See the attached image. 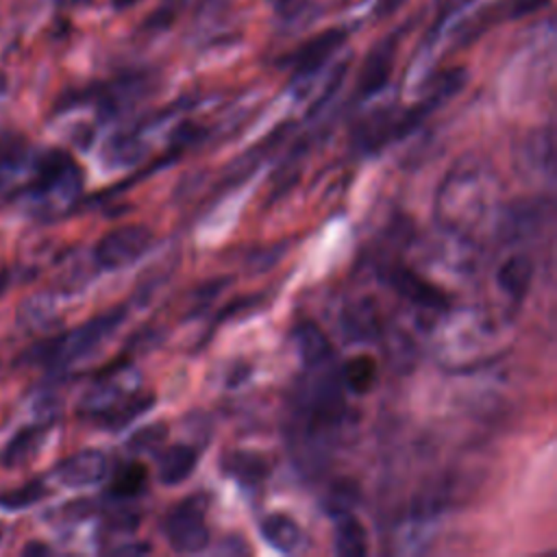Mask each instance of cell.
Returning <instances> with one entry per match:
<instances>
[{"label": "cell", "instance_id": "obj_17", "mask_svg": "<svg viewBox=\"0 0 557 557\" xmlns=\"http://www.w3.org/2000/svg\"><path fill=\"white\" fill-rule=\"evenodd\" d=\"M198 463V453L189 444H172L157 457V479L163 485H178L187 481Z\"/></svg>", "mask_w": 557, "mask_h": 557}, {"label": "cell", "instance_id": "obj_19", "mask_svg": "<svg viewBox=\"0 0 557 557\" xmlns=\"http://www.w3.org/2000/svg\"><path fill=\"white\" fill-rule=\"evenodd\" d=\"M224 474L233 476L237 483L252 487L259 485L268 476V461L250 450H233L222 457Z\"/></svg>", "mask_w": 557, "mask_h": 557}, {"label": "cell", "instance_id": "obj_14", "mask_svg": "<svg viewBox=\"0 0 557 557\" xmlns=\"http://www.w3.org/2000/svg\"><path fill=\"white\" fill-rule=\"evenodd\" d=\"M533 274H535L533 259L524 252H513L498 265L496 285L503 292V296H507L513 302H520L531 289Z\"/></svg>", "mask_w": 557, "mask_h": 557}, {"label": "cell", "instance_id": "obj_3", "mask_svg": "<svg viewBox=\"0 0 557 557\" xmlns=\"http://www.w3.org/2000/svg\"><path fill=\"white\" fill-rule=\"evenodd\" d=\"M344 416L346 405L339 379L333 374H320L309 381L296 398L292 418L294 455L298 461L309 468L324 463L329 450L339 437Z\"/></svg>", "mask_w": 557, "mask_h": 557}, {"label": "cell", "instance_id": "obj_24", "mask_svg": "<svg viewBox=\"0 0 557 557\" xmlns=\"http://www.w3.org/2000/svg\"><path fill=\"white\" fill-rule=\"evenodd\" d=\"M17 320L26 329L48 326L54 320V305H52V300L48 296L35 294L26 302H22V307L17 311Z\"/></svg>", "mask_w": 557, "mask_h": 557}, {"label": "cell", "instance_id": "obj_2", "mask_svg": "<svg viewBox=\"0 0 557 557\" xmlns=\"http://www.w3.org/2000/svg\"><path fill=\"white\" fill-rule=\"evenodd\" d=\"M435 331L437 361L455 372L474 370L498 359L507 348L509 326L483 307L446 309Z\"/></svg>", "mask_w": 557, "mask_h": 557}, {"label": "cell", "instance_id": "obj_21", "mask_svg": "<svg viewBox=\"0 0 557 557\" xmlns=\"http://www.w3.org/2000/svg\"><path fill=\"white\" fill-rule=\"evenodd\" d=\"M376 376H379V366H376V359L372 355H355L350 357L344 366H342V372H339V383L344 389H348L350 394H357V396H363L368 394L374 383H376Z\"/></svg>", "mask_w": 557, "mask_h": 557}, {"label": "cell", "instance_id": "obj_20", "mask_svg": "<svg viewBox=\"0 0 557 557\" xmlns=\"http://www.w3.org/2000/svg\"><path fill=\"white\" fill-rule=\"evenodd\" d=\"M333 518H335V529H333L335 553L342 557L366 555L368 540H366V529L361 527V522L350 511L335 513Z\"/></svg>", "mask_w": 557, "mask_h": 557}, {"label": "cell", "instance_id": "obj_4", "mask_svg": "<svg viewBox=\"0 0 557 557\" xmlns=\"http://www.w3.org/2000/svg\"><path fill=\"white\" fill-rule=\"evenodd\" d=\"M124 315L126 313L122 307L104 311L67 333L54 335V337L33 346L28 350V355H24V359H28L33 363L54 366V368L70 366V363L91 355L100 344H104L117 331V326L124 322Z\"/></svg>", "mask_w": 557, "mask_h": 557}, {"label": "cell", "instance_id": "obj_13", "mask_svg": "<svg viewBox=\"0 0 557 557\" xmlns=\"http://www.w3.org/2000/svg\"><path fill=\"white\" fill-rule=\"evenodd\" d=\"M518 165L527 176L553 178V135L550 128H540L524 137L518 152Z\"/></svg>", "mask_w": 557, "mask_h": 557}, {"label": "cell", "instance_id": "obj_8", "mask_svg": "<svg viewBox=\"0 0 557 557\" xmlns=\"http://www.w3.org/2000/svg\"><path fill=\"white\" fill-rule=\"evenodd\" d=\"M389 285L398 296H403L407 302H411L418 309L424 311H446L450 307L448 296L442 287H437L433 281L420 276L416 270L396 265L387 274Z\"/></svg>", "mask_w": 557, "mask_h": 557}, {"label": "cell", "instance_id": "obj_25", "mask_svg": "<svg viewBox=\"0 0 557 557\" xmlns=\"http://www.w3.org/2000/svg\"><path fill=\"white\" fill-rule=\"evenodd\" d=\"M48 494L44 481L39 479H33L28 483H24L22 487H15V490H7L0 494V507L4 509H11V511H17V509H26L35 503H39L44 496Z\"/></svg>", "mask_w": 557, "mask_h": 557}, {"label": "cell", "instance_id": "obj_26", "mask_svg": "<svg viewBox=\"0 0 557 557\" xmlns=\"http://www.w3.org/2000/svg\"><path fill=\"white\" fill-rule=\"evenodd\" d=\"M30 163L26 152H7L0 157V196L13 191L17 183L26 176Z\"/></svg>", "mask_w": 557, "mask_h": 557}, {"label": "cell", "instance_id": "obj_22", "mask_svg": "<svg viewBox=\"0 0 557 557\" xmlns=\"http://www.w3.org/2000/svg\"><path fill=\"white\" fill-rule=\"evenodd\" d=\"M148 485V470L144 463L139 461H128L124 463L111 479V487L109 494L115 498H135L139 496Z\"/></svg>", "mask_w": 557, "mask_h": 557}, {"label": "cell", "instance_id": "obj_10", "mask_svg": "<svg viewBox=\"0 0 557 557\" xmlns=\"http://www.w3.org/2000/svg\"><path fill=\"white\" fill-rule=\"evenodd\" d=\"M542 200H516L511 205H500V211L494 220L498 237L509 242H522L537 233V226H542Z\"/></svg>", "mask_w": 557, "mask_h": 557}, {"label": "cell", "instance_id": "obj_15", "mask_svg": "<svg viewBox=\"0 0 557 557\" xmlns=\"http://www.w3.org/2000/svg\"><path fill=\"white\" fill-rule=\"evenodd\" d=\"M292 339H294L300 361L311 370L326 366L329 359L333 357V346H331L326 333L311 320L298 322L292 331Z\"/></svg>", "mask_w": 557, "mask_h": 557}, {"label": "cell", "instance_id": "obj_18", "mask_svg": "<svg viewBox=\"0 0 557 557\" xmlns=\"http://www.w3.org/2000/svg\"><path fill=\"white\" fill-rule=\"evenodd\" d=\"M46 429H48V424H41V422L39 424L22 426L4 444V448L0 453V463L4 468H20V466L28 463L35 457V453H37V448H39V444H41V440L46 435Z\"/></svg>", "mask_w": 557, "mask_h": 557}, {"label": "cell", "instance_id": "obj_30", "mask_svg": "<svg viewBox=\"0 0 557 557\" xmlns=\"http://www.w3.org/2000/svg\"><path fill=\"white\" fill-rule=\"evenodd\" d=\"M405 2H407V0H379V2L374 4V15H376V17H387V15L396 13Z\"/></svg>", "mask_w": 557, "mask_h": 557}, {"label": "cell", "instance_id": "obj_1", "mask_svg": "<svg viewBox=\"0 0 557 557\" xmlns=\"http://www.w3.org/2000/svg\"><path fill=\"white\" fill-rule=\"evenodd\" d=\"M500 205V181L490 161L479 154H463L442 178L433 215L442 231L470 239L496 220Z\"/></svg>", "mask_w": 557, "mask_h": 557}, {"label": "cell", "instance_id": "obj_9", "mask_svg": "<svg viewBox=\"0 0 557 557\" xmlns=\"http://www.w3.org/2000/svg\"><path fill=\"white\" fill-rule=\"evenodd\" d=\"M109 474V459L98 448L78 450L54 466V476L67 487H89L104 481Z\"/></svg>", "mask_w": 557, "mask_h": 557}, {"label": "cell", "instance_id": "obj_23", "mask_svg": "<svg viewBox=\"0 0 557 557\" xmlns=\"http://www.w3.org/2000/svg\"><path fill=\"white\" fill-rule=\"evenodd\" d=\"M344 329H346L348 337L359 339V342L374 339L379 335V331H381L376 311L372 309V305L368 300L346 309V313H344Z\"/></svg>", "mask_w": 557, "mask_h": 557}, {"label": "cell", "instance_id": "obj_28", "mask_svg": "<svg viewBox=\"0 0 557 557\" xmlns=\"http://www.w3.org/2000/svg\"><path fill=\"white\" fill-rule=\"evenodd\" d=\"M165 433H168L165 424H161V422H159V424H148V426H144V429H139V431H135V433L131 435L128 448L135 450V453L152 450V448H157V446L163 442Z\"/></svg>", "mask_w": 557, "mask_h": 557}, {"label": "cell", "instance_id": "obj_16", "mask_svg": "<svg viewBox=\"0 0 557 557\" xmlns=\"http://www.w3.org/2000/svg\"><path fill=\"white\" fill-rule=\"evenodd\" d=\"M259 533L274 550L294 555L305 548V533L300 524L285 513H268L259 522Z\"/></svg>", "mask_w": 557, "mask_h": 557}, {"label": "cell", "instance_id": "obj_7", "mask_svg": "<svg viewBox=\"0 0 557 557\" xmlns=\"http://www.w3.org/2000/svg\"><path fill=\"white\" fill-rule=\"evenodd\" d=\"M154 242L146 224H124L109 231L94 248V259L102 270H122L139 261Z\"/></svg>", "mask_w": 557, "mask_h": 557}, {"label": "cell", "instance_id": "obj_31", "mask_svg": "<svg viewBox=\"0 0 557 557\" xmlns=\"http://www.w3.org/2000/svg\"><path fill=\"white\" fill-rule=\"evenodd\" d=\"M24 555H46V553H50V548L48 546H44V544H39V542H30L24 550H22Z\"/></svg>", "mask_w": 557, "mask_h": 557}, {"label": "cell", "instance_id": "obj_5", "mask_svg": "<svg viewBox=\"0 0 557 557\" xmlns=\"http://www.w3.org/2000/svg\"><path fill=\"white\" fill-rule=\"evenodd\" d=\"M83 189V172L74 159L61 150L44 152L33 165L28 198L44 209H63L76 200Z\"/></svg>", "mask_w": 557, "mask_h": 557}, {"label": "cell", "instance_id": "obj_29", "mask_svg": "<svg viewBox=\"0 0 557 557\" xmlns=\"http://www.w3.org/2000/svg\"><path fill=\"white\" fill-rule=\"evenodd\" d=\"M546 2L548 0H511L507 7L509 9L507 15L509 17H527V15L535 13L537 9H542Z\"/></svg>", "mask_w": 557, "mask_h": 557}, {"label": "cell", "instance_id": "obj_6", "mask_svg": "<svg viewBox=\"0 0 557 557\" xmlns=\"http://www.w3.org/2000/svg\"><path fill=\"white\" fill-rule=\"evenodd\" d=\"M163 535L176 553H200L209 546L207 507L200 496H187L163 520Z\"/></svg>", "mask_w": 557, "mask_h": 557}, {"label": "cell", "instance_id": "obj_11", "mask_svg": "<svg viewBox=\"0 0 557 557\" xmlns=\"http://www.w3.org/2000/svg\"><path fill=\"white\" fill-rule=\"evenodd\" d=\"M346 30L344 28H329L318 33L315 37L307 39L294 54H292V70L294 78H307L315 74L329 57L344 44Z\"/></svg>", "mask_w": 557, "mask_h": 557}, {"label": "cell", "instance_id": "obj_12", "mask_svg": "<svg viewBox=\"0 0 557 557\" xmlns=\"http://www.w3.org/2000/svg\"><path fill=\"white\" fill-rule=\"evenodd\" d=\"M394 54H396V41L385 39L366 57L359 81H357L359 96L370 98L387 85L392 67H394Z\"/></svg>", "mask_w": 557, "mask_h": 557}, {"label": "cell", "instance_id": "obj_27", "mask_svg": "<svg viewBox=\"0 0 557 557\" xmlns=\"http://www.w3.org/2000/svg\"><path fill=\"white\" fill-rule=\"evenodd\" d=\"M357 500V485L352 481H337L333 483V487L329 490V496L324 500L329 513H342V511H350L352 503Z\"/></svg>", "mask_w": 557, "mask_h": 557}, {"label": "cell", "instance_id": "obj_32", "mask_svg": "<svg viewBox=\"0 0 557 557\" xmlns=\"http://www.w3.org/2000/svg\"><path fill=\"white\" fill-rule=\"evenodd\" d=\"M2 533H4V527L0 524V540H2Z\"/></svg>", "mask_w": 557, "mask_h": 557}]
</instances>
